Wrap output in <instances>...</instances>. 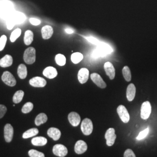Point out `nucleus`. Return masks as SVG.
Here are the masks:
<instances>
[{"label": "nucleus", "mask_w": 157, "mask_h": 157, "mask_svg": "<svg viewBox=\"0 0 157 157\" xmlns=\"http://www.w3.org/2000/svg\"><path fill=\"white\" fill-rule=\"evenodd\" d=\"M26 17L21 12H15L9 17L6 21V27L8 30H11L17 24H21L25 21Z\"/></svg>", "instance_id": "nucleus-1"}, {"label": "nucleus", "mask_w": 157, "mask_h": 157, "mask_svg": "<svg viewBox=\"0 0 157 157\" xmlns=\"http://www.w3.org/2000/svg\"><path fill=\"white\" fill-rule=\"evenodd\" d=\"M23 59L29 65L33 64L36 61V50L33 47H29L24 52Z\"/></svg>", "instance_id": "nucleus-2"}, {"label": "nucleus", "mask_w": 157, "mask_h": 157, "mask_svg": "<svg viewBox=\"0 0 157 157\" xmlns=\"http://www.w3.org/2000/svg\"><path fill=\"white\" fill-rule=\"evenodd\" d=\"M81 130L85 136L91 135L93 130L92 121L89 118H85L81 124Z\"/></svg>", "instance_id": "nucleus-3"}, {"label": "nucleus", "mask_w": 157, "mask_h": 157, "mask_svg": "<svg viewBox=\"0 0 157 157\" xmlns=\"http://www.w3.org/2000/svg\"><path fill=\"white\" fill-rule=\"evenodd\" d=\"M151 105L149 101H146L142 104L141 107L140 116L143 119H147L151 115Z\"/></svg>", "instance_id": "nucleus-4"}, {"label": "nucleus", "mask_w": 157, "mask_h": 157, "mask_svg": "<svg viewBox=\"0 0 157 157\" xmlns=\"http://www.w3.org/2000/svg\"><path fill=\"white\" fill-rule=\"evenodd\" d=\"M1 78L3 82L9 86L13 87L17 84L16 79L13 75L8 71H6L3 73Z\"/></svg>", "instance_id": "nucleus-5"}, {"label": "nucleus", "mask_w": 157, "mask_h": 157, "mask_svg": "<svg viewBox=\"0 0 157 157\" xmlns=\"http://www.w3.org/2000/svg\"><path fill=\"white\" fill-rule=\"evenodd\" d=\"M117 112L119 118L124 123H128L130 121V115L126 107L121 105L117 108Z\"/></svg>", "instance_id": "nucleus-6"}, {"label": "nucleus", "mask_w": 157, "mask_h": 157, "mask_svg": "<svg viewBox=\"0 0 157 157\" xmlns=\"http://www.w3.org/2000/svg\"><path fill=\"white\" fill-rule=\"evenodd\" d=\"M105 138L107 140V145L108 146H112L117 139V135L115 134V130L113 128L108 129L105 135Z\"/></svg>", "instance_id": "nucleus-7"}, {"label": "nucleus", "mask_w": 157, "mask_h": 157, "mask_svg": "<svg viewBox=\"0 0 157 157\" xmlns=\"http://www.w3.org/2000/svg\"><path fill=\"white\" fill-rule=\"evenodd\" d=\"M52 152L57 157H64L67 154V148L62 144H56L53 147Z\"/></svg>", "instance_id": "nucleus-8"}, {"label": "nucleus", "mask_w": 157, "mask_h": 157, "mask_svg": "<svg viewBox=\"0 0 157 157\" xmlns=\"http://www.w3.org/2000/svg\"><path fill=\"white\" fill-rule=\"evenodd\" d=\"M90 78L91 80L95 83L98 87L101 89H105L107 87V84L104 80L101 78V76L98 73H92L90 75Z\"/></svg>", "instance_id": "nucleus-9"}, {"label": "nucleus", "mask_w": 157, "mask_h": 157, "mask_svg": "<svg viewBox=\"0 0 157 157\" xmlns=\"http://www.w3.org/2000/svg\"><path fill=\"white\" fill-rule=\"evenodd\" d=\"M97 49L99 51L101 56H105L107 54L111 53L113 51L112 48L109 45L102 42L100 43Z\"/></svg>", "instance_id": "nucleus-10"}, {"label": "nucleus", "mask_w": 157, "mask_h": 157, "mask_svg": "<svg viewBox=\"0 0 157 157\" xmlns=\"http://www.w3.org/2000/svg\"><path fill=\"white\" fill-rule=\"evenodd\" d=\"M4 138L7 143H10L13 139V128L11 124H6L4 129Z\"/></svg>", "instance_id": "nucleus-11"}, {"label": "nucleus", "mask_w": 157, "mask_h": 157, "mask_svg": "<svg viewBox=\"0 0 157 157\" xmlns=\"http://www.w3.org/2000/svg\"><path fill=\"white\" fill-rule=\"evenodd\" d=\"M78 82L81 84L86 83L89 78V71L85 67H83L79 70L78 72Z\"/></svg>", "instance_id": "nucleus-12"}, {"label": "nucleus", "mask_w": 157, "mask_h": 157, "mask_svg": "<svg viewBox=\"0 0 157 157\" xmlns=\"http://www.w3.org/2000/svg\"><path fill=\"white\" fill-rule=\"evenodd\" d=\"M30 84L35 87H43L47 84V82L45 79L41 77H34L29 80Z\"/></svg>", "instance_id": "nucleus-13"}, {"label": "nucleus", "mask_w": 157, "mask_h": 157, "mask_svg": "<svg viewBox=\"0 0 157 157\" xmlns=\"http://www.w3.org/2000/svg\"><path fill=\"white\" fill-rule=\"evenodd\" d=\"M68 120L73 126L76 127L80 124L81 118L77 112H72L68 115Z\"/></svg>", "instance_id": "nucleus-14"}, {"label": "nucleus", "mask_w": 157, "mask_h": 157, "mask_svg": "<svg viewBox=\"0 0 157 157\" xmlns=\"http://www.w3.org/2000/svg\"><path fill=\"white\" fill-rule=\"evenodd\" d=\"M87 145L86 143L83 140H78L75 146V151L78 154H82L87 151Z\"/></svg>", "instance_id": "nucleus-15"}, {"label": "nucleus", "mask_w": 157, "mask_h": 157, "mask_svg": "<svg viewBox=\"0 0 157 157\" xmlns=\"http://www.w3.org/2000/svg\"><path fill=\"white\" fill-rule=\"evenodd\" d=\"M104 69L106 72L107 76L111 80H113L115 76V69L112 63L110 62H107L104 64Z\"/></svg>", "instance_id": "nucleus-16"}, {"label": "nucleus", "mask_w": 157, "mask_h": 157, "mask_svg": "<svg viewBox=\"0 0 157 157\" xmlns=\"http://www.w3.org/2000/svg\"><path fill=\"white\" fill-rule=\"evenodd\" d=\"M43 74L46 78L52 79L56 77L58 75V72L55 67H48L44 69Z\"/></svg>", "instance_id": "nucleus-17"}, {"label": "nucleus", "mask_w": 157, "mask_h": 157, "mask_svg": "<svg viewBox=\"0 0 157 157\" xmlns=\"http://www.w3.org/2000/svg\"><path fill=\"white\" fill-rule=\"evenodd\" d=\"M54 33L53 28L49 25H46L41 29V35L43 39L47 40L50 39Z\"/></svg>", "instance_id": "nucleus-18"}, {"label": "nucleus", "mask_w": 157, "mask_h": 157, "mask_svg": "<svg viewBox=\"0 0 157 157\" xmlns=\"http://www.w3.org/2000/svg\"><path fill=\"white\" fill-rule=\"evenodd\" d=\"M47 135L54 140L57 141L60 139L61 136V132L57 128H51L47 131Z\"/></svg>", "instance_id": "nucleus-19"}, {"label": "nucleus", "mask_w": 157, "mask_h": 157, "mask_svg": "<svg viewBox=\"0 0 157 157\" xmlns=\"http://www.w3.org/2000/svg\"><path fill=\"white\" fill-rule=\"evenodd\" d=\"M136 89L134 84L131 83L129 84L126 90V97L128 101H132L134 100L136 95Z\"/></svg>", "instance_id": "nucleus-20"}, {"label": "nucleus", "mask_w": 157, "mask_h": 157, "mask_svg": "<svg viewBox=\"0 0 157 157\" xmlns=\"http://www.w3.org/2000/svg\"><path fill=\"white\" fill-rule=\"evenodd\" d=\"M13 63V58L10 55H6L0 59V67H9Z\"/></svg>", "instance_id": "nucleus-21"}, {"label": "nucleus", "mask_w": 157, "mask_h": 157, "mask_svg": "<svg viewBox=\"0 0 157 157\" xmlns=\"http://www.w3.org/2000/svg\"><path fill=\"white\" fill-rule=\"evenodd\" d=\"M32 143L35 146H45L47 143V139L44 137H36L32 139Z\"/></svg>", "instance_id": "nucleus-22"}, {"label": "nucleus", "mask_w": 157, "mask_h": 157, "mask_svg": "<svg viewBox=\"0 0 157 157\" xmlns=\"http://www.w3.org/2000/svg\"><path fill=\"white\" fill-rule=\"evenodd\" d=\"M34 35L32 31L28 30L26 31L24 36V43L26 45H30L33 41Z\"/></svg>", "instance_id": "nucleus-23"}, {"label": "nucleus", "mask_w": 157, "mask_h": 157, "mask_svg": "<svg viewBox=\"0 0 157 157\" xmlns=\"http://www.w3.org/2000/svg\"><path fill=\"white\" fill-rule=\"evenodd\" d=\"M17 75L21 79H25L28 75L27 67L24 64H21L17 68Z\"/></svg>", "instance_id": "nucleus-24"}, {"label": "nucleus", "mask_w": 157, "mask_h": 157, "mask_svg": "<svg viewBox=\"0 0 157 157\" xmlns=\"http://www.w3.org/2000/svg\"><path fill=\"white\" fill-rule=\"evenodd\" d=\"M48 120L47 116L44 113H40L35 119V124L36 126H40L42 124H45Z\"/></svg>", "instance_id": "nucleus-25"}, {"label": "nucleus", "mask_w": 157, "mask_h": 157, "mask_svg": "<svg viewBox=\"0 0 157 157\" xmlns=\"http://www.w3.org/2000/svg\"><path fill=\"white\" fill-rule=\"evenodd\" d=\"M39 133V130L37 128H32L26 131L22 135L23 139H28L30 137H33Z\"/></svg>", "instance_id": "nucleus-26"}, {"label": "nucleus", "mask_w": 157, "mask_h": 157, "mask_svg": "<svg viewBox=\"0 0 157 157\" xmlns=\"http://www.w3.org/2000/svg\"><path fill=\"white\" fill-rule=\"evenodd\" d=\"M24 96V91L22 90L17 91L13 97V101L15 104H18L22 100Z\"/></svg>", "instance_id": "nucleus-27"}, {"label": "nucleus", "mask_w": 157, "mask_h": 157, "mask_svg": "<svg viewBox=\"0 0 157 157\" xmlns=\"http://www.w3.org/2000/svg\"><path fill=\"white\" fill-rule=\"evenodd\" d=\"M83 59V56L80 52H75L71 56V61L73 63L77 64Z\"/></svg>", "instance_id": "nucleus-28"}, {"label": "nucleus", "mask_w": 157, "mask_h": 157, "mask_svg": "<svg viewBox=\"0 0 157 157\" xmlns=\"http://www.w3.org/2000/svg\"><path fill=\"white\" fill-rule=\"evenodd\" d=\"M21 33H22V30L21 29H16L12 32L10 36V41H11L12 43L15 42L17 40V39L20 37Z\"/></svg>", "instance_id": "nucleus-29"}, {"label": "nucleus", "mask_w": 157, "mask_h": 157, "mask_svg": "<svg viewBox=\"0 0 157 157\" xmlns=\"http://www.w3.org/2000/svg\"><path fill=\"white\" fill-rule=\"evenodd\" d=\"M56 62L59 66H64L66 63V57L63 55L58 54L56 56Z\"/></svg>", "instance_id": "nucleus-30"}, {"label": "nucleus", "mask_w": 157, "mask_h": 157, "mask_svg": "<svg viewBox=\"0 0 157 157\" xmlns=\"http://www.w3.org/2000/svg\"><path fill=\"white\" fill-rule=\"evenodd\" d=\"M122 73L124 75V78L127 82H130L131 80V79H132L131 72H130L129 67L128 66L124 67L122 69Z\"/></svg>", "instance_id": "nucleus-31"}, {"label": "nucleus", "mask_w": 157, "mask_h": 157, "mask_svg": "<svg viewBox=\"0 0 157 157\" xmlns=\"http://www.w3.org/2000/svg\"><path fill=\"white\" fill-rule=\"evenodd\" d=\"M33 108V104L30 102H26V104H25V105L23 106L22 108V112L23 113H28L31 112L32 111Z\"/></svg>", "instance_id": "nucleus-32"}, {"label": "nucleus", "mask_w": 157, "mask_h": 157, "mask_svg": "<svg viewBox=\"0 0 157 157\" xmlns=\"http://www.w3.org/2000/svg\"><path fill=\"white\" fill-rule=\"evenodd\" d=\"M29 155L30 157H44V154L41 152L36 150H30L29 151Z\"/></svg>", "instance_id": "nucleus-33"}, {"label": "nucleus", "mask_w": 157, "mask_h": 157, "mask_svg": "<svg viewBox=\"0 0 157 157\" xmlns=\"http://www.w3.org/2000/svg\"><path fill=\"white\" fill-rule=\"evenodd\" d=\"M149 133V128H147L144 129V130H143L142 132H141L137 136V137H136V139L137 140H140L144 138H146L147 136L148 135Z\"/></svg>", "instance_id": "nucleus-34"}, {"label": "nucleus", "mask_w": 157, "mask_h": 157, "mask_svg": "<svg viewBox=\"0 0 157 157\" xmlns=\"http://www.w3.org/2000/svg\"><path fill=\"white\" fill-rule=\"evenodd\" d=\"M7 37L6 35H2L0 37V51L3 50L6 47Z\"/></svg>", "instance_id": "nucleus-35"}, {"label": "nucleus", "mask_w": 157, "mask_h": 157, "mask_svg": "<svg viewBox=\"0 0 157 157\" xmlns=\"http://www.w3.org/2000/svg\"><path fill=\"white\" fill-rule=\"evenodd\" d=\"M84 37L90 43L95 45H98L100 43V41L98 40L96 38L93 37Z\"/></svg>", "instance_id": "nucleus-36"}, {"label": "nucleus", "mask_w": 157, "mask_h": 157, "mask_svg": "<svg viewBox=\"0 0 157 157\" xmlns=\"http://www.w3.org/2000/svg\"><path fill=\"white\" fill-rule=\"evenodd\" d=\"M7 111L6 107L2 104H0V119L4 117Z\"/></svg>", "instance_id": "nucleus-37"}, {"label": "nucleus", "mask_w": 157, "mask_h": 157, "mask_svg": "<svg viewBox=\"0 0 157 157\" xmlns=\"http://www.w3.org/2000/svg\"><path fill=\"white\" fill-rule=\"evenodd\" d=\"M30 23L34 26H38L41 23V21L39 19L37 18H34V17H31L29 19Z\"/></svg>", "instance_id": "nucleus-38"}, {"label": "nucleus", "mask_w": 157, "mask_h": 157, "mask_svg": "<svg viewBox=\"0 0 157 157\" xmlns=\"http://www.w3.org/2000/svg\"><path fill=\"white\" fill-rule=\"evenodd\" d=\"M124 157H136V155L135 154V153L133 152V151L130 150V149H128L126 150L124 153Z\"/></svg>", "instance_id": "nucleus-39"}, {"label": "nucleus", "mask_w": 157, "mask_h": 157, "mask_svg": "<svg viewBox=\"0 0 157 157\" xmlns=\"http://www.w3.org/2000/svg\"><path fill=\"white\" fill-rule=\"evenodd\" d=\"M65 32H66V33L67 34H72L74 33V31H73V30H72V29L71 28L65 29Z\"/></svg>", "instance_id": "nucleus-40"}]
</instances>
